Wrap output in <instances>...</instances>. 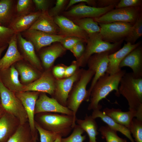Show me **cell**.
I'll return each mask as SVG.
<instances>
[{
  "mask_svg": "<svg viewBox=\"0 0 142 142\" xmlns=\"http://www.w3.org/2000/svg\"><path fill=\"white\" fill-rule=\"evenodd\" d=\"M67 2V1L66 0H57L54 6L48 12L49 15L53 17L58 15V14L63 9Z\"/></svg>",
  "mask_w": 142,
  "mask_h": 142,
  "instance_id": "cell-42",
  "label": "cell"
},
{
  "mask_svg": "<svg viewBox=\"0 0 142 142\" xmlns=\"http://www.w3.org/2000/svg\"><path fill=\"white\" fill-rule=\"evenodd\" d=\"M62 138V137L60 136H58L54 142H60L61 139Z\"/></svg>",
  "mask_w": 142,
  "mask_h": 142,
  "instance_id": "cell-50",
  "label": "cell"
},
{
  "mask_svg": "<svg viewBox=\"0 0 142 142\" xmlns=\"http://www.w3.org/2000/svg\"><path fill=\"white\" fill-rule=\"evenodd\" d=\"M37 140H35L34 141V142H37Z\"/></svg>",
  "mask_w": 142,
  "mask_h": 142,
  "instance_id": "cell-53",
  "label": "cell"
},
{
  "mask_svg": "<svg viewBox=\"0 0 142 142\" xmlns=\"http://www.w3.org/2000/svg\"><path fill=\"white\" fill-rule=\"evenodd\" d=\"M94 74V71L89 69L83 71L77 86L69 95L67 107L72 111L76 122V114L81 104L84 101L89 100L90 96L86 88Z\"/></svg>",
  "mask_w": 142,
  "mask_h": 142,
  "instance_id": "cell-4",
  "label": "cell"
},
{
  "mask_svg": "<svg viewBox=\"0 0 142 142\" xmlns=\"http://www.w3.org/2000/svg\"><path fill=\"white\" fill-rule=\"evenodd\" d=\"M41 11L38 18L29 29L52 34L61 35L60 29L55 23L54 17L49 15L48 10Z\"/></svg>",
  "mask_w": 142,
  "mask_h": 142,
  "instance_id": "cell-18",
  "label": "cell"
},
{
  "mask_svg": "<svg viewBox=\"0 0 142 142\" xmlns=\"http://www.w3.org/2000/svg\"></svg>",
  "mask_w": 142,
  "mask_h": 142,
  "instance_id": "cell-54",
  "label": "cell"
},
{
  "mask_svg": "<svg viewBox=\"0 0 142 142\" xmlns=\"http://www.w3.org/2000/svg\"><path fill=\"white\" fill-rule=\"evenodd\" d=\"M19 73L13 66L9 68L6 78V87L10 90L14 92H22L24 85L22 84L19 79Z\"/></svg>",
  "mask_w": 142,
  "mask_h": 142,
  "instance_id": "cell-29",
  "label": "cell"
},
{
  "mask_svg": "<svg viewBox=\"0 0 142 142\" xmlns=\"http://www.w3.org/2000/svg\"><path fill=\"white\" fill-rule=\"evenodd\" d=\"M119 0H99L96 1V7L99 8L106 7L111 6H115Z\"/></svg>",
  "mask_w": 142,
  "mask_h": 142,
  "instance_id": "cell-45",
  "label": "cell"
},
{
  "mask_svg": "<svg viewBox=\"0 0 142 142\" xmlns=\"http://www.w3.org/2000/svg\"><path fill=\"white\" fill-rule=\"evenodd\" d=\"M136 142H142V120L134 118L128 128Z\"/></svg>",
  "mask_w": 142,
  "mask_h": 142,
  "instance_id": "cell-35",
  "label": "cell"
},
{
  "mask_svg": "<svg viewBox=\"0 0 142 142\" xmlns=\"http://www.w3.org/2000/svg\"><path fill=\"white\" fill-rule=\"evenodd\" d=\"M115 6L99 8L88 6L80 4L74 6L70 9L65 12L64 14L66 16L74 18H93L99 17L111 10Z\"/></svg>",
  "mask_w": 142,
  "mask_h": 142,
  "instance_id": "cell-11",
  "label": "cell"
},
{
  "mask_svg": "<svg viewBox=\"0 0 142 142\" xmlns=\"http://www.w3.org/2000/svg\"><path fill=\"white\" fill-rule=\"evenodd\" d=\"M65 69L64 67L62 66H56L53 69V73L56 77L61 78L64 76Z\"/></svg>",
  "mask_w": 142,
  "mask_h": 142,
  "instance_id": "cell-47",
  "label": "cell"
},
{
  "mask_svg": "<svg viewBox=\"0 0 142 142\" xmlns=\"http://www.w3.org/2000/svg\"><path fill=\"white\" fill-rule=\"evenodd\" d=\"M126 72V70H121L113 75L105 73L100 78L91 91L90 103L88 107V110L100 109L102 106L99 104L100 101L105 98L113 90L116 92L115 95L119 97V86L121 79Z\"/></svg>",
  "mask_w": 142,
  "mask_h": 142,
  "instance_id": "cell-2",
  "label": "cell"
},
{
  "mask_svg": "<svg viewBox=\"0 0 142 142\" xmlns=\"http://www.w3.org/2000/svg\"><path fill=\"white\" fill-rule=\"evenodd\" d=\"M42 11H38L27 14L18 16L11 21L9 28L14 34L21 33L29 29L37 20Z\"/></svg>",
  "mask_w": 142,
  "mask_h": 142,
  "instance_id": "cell-21",
  "label": "cell"
},
{
  "mask_svg": "<svg viewBox=\"0 0 142 142\" xmlns=\"http://www.w3.org/2000/svg\"><path fill=\"white\" fill-rule=\"evenodd\" d=\"M141 10L140 7L113 9L93 19L98 23L120 22L133 24L142 14Z\"/></svg>",
  "mask_w": 142,
  "mask_h": 142,
  "instance_id": "cell-7",
  "label": "cell"
},
{
  "mask_svg": "<svg viewBox=\"0 0 142 142\" xmlns=\"http://www.w3.org/2000/svg\"><path fill=\"white\" fill-rule=\"evenodd\" d=\"M93 110L91 115L93 118L94 119L97 118H100L110 128L116 131H118L121 133L126 137L131 142H135L127 128L115 122L103 111H101L100 109H95Z\"/></svg>",
  "mask_w": 142,
  "mask_h": 142,
  "instance_id": "cell-25",
  "label": "cell"
},
{
  "mask_svg": "<svg viewBox=\"0 0 142 142\" xmlns=\"http://www.w3.org/2000/svg\"><path fill=\"white\" fill-rule=\"evenodd\" d=\"M55 87V84L52 77L50 75L45 74L34 82L24 85L22 92L47 93L53 96Z\"/></svg>",
  "mask_w": 142,
  "mask_h": 142,
  "instance_id": "cell-20",
  "label": "cell"
},
{
  "mask_svg": "<svg viewBox=\"0 0 142 142\" xmlns=\"http://www.w3.org/2000/svg\"><path fill=\"white\" fill-rule=\"evenodd\" d=\"M80 42L86 43L84 40L79 37L67 36L62 40L60 43L65 49L71 50L76 44Z\"/></svg>",
  "mask_w": 142,
  "mask_h": 142,
  "instance_id": "cell-39",
  "label": "cell"
},
{
  "mask_svg": "<svg viewBox=\"0 0 142 142\" xmlns=\"http://www.w3.org/2000/svg\"><path fill=\"white\" fill-rule=\"evenodd\" d=\"M13 1L1 0L0 1V22L10 20L12 17Z\"/></svg>",
  "mask_w": 142,
  "mask_h": 142,
  "instance_id": "cell-33",
  "label": "cell"
},
{
  "mask_svg": "<svg viewBox=\"0 0 142 142\" xmlns=\"http://www.w3.org/2000/svg\"><path fill=\"white\" fill-rule=\"evenodd\" d=\"M6 46L5 45L0 48V56L3 51L6 48Z\"/></svg>",
  "mask_w": 142,
  "mask_h": 142,
  "instance_id": "cell-51",
  "label": "cell"
},
{
  "mask_svg": "<svg viewBox=\"0 0 142 142\" xmlns=\"http://www.w3.org/2000/svg\"><path fill=\"white\" fill-rule=\"evenodd\" d=\"M142 36V14L133 25L129 33L125 39L126 43L134 44Z\"/></svg>",
  "mask_w": 142,
  "mask_h": 142,
  "instance_id": "cell-32",
  "label": "cell"
},
{
  "mask_svg": "<svg viewBox=\"0 0 142 142\" xmlns=\"http://www.w3.org/2000/svg\"><path fill=\"white\" fill-rule=\"evenodd\" d=\"M0 94L1 105L5 111L17 118L21 124L28 122L27 113L20 101L0 79Z\"/></svg>",
  "mask_w": 142,
  "mask_h": 142,
  "instance_id": "cell-5",
  "label": "cell"
},
{
  "mask_svg": "<svg viewBox=\"0 0 142 142\" xmlns=\"http://www.w3.org/2000/svg\"><path fill=\"white\" fill-rule=\"evenodd\" d=\"M119 93L127 100L129 110L136 113L142 120V78L135 76L132 72L126 73L121 79Z\"/></svg>",
  "mask_w": 142,
  "mask_h": 142,
  "instance_id": "cell-1",
  "label": "cell"
},
{
  "mask_svg": "<svg viewBox=\"0 0 142 142\" xmlns=\"http://www.w3.org/2000/svg\"><path fill=\"white\" fill-rule=\"evenodd\" d=\"M33 2L35 4L38 10L41 11L48 10L49 1L47 0H33Z\"/></svg>",
  "mask_w": 142,
  "mask_h": 142,
  "instance_id": "cell-44",
  "label": "cell"
},
{
  "mask_svg": "<svg viewBox=\"0 0 142 142\" xmlns=\"http://www.w3.org/2000/svg\"><path fill=\"white\" fill-rule=\"evenodd\" d=\"M17 36L20 48L25 58L35 67L40 68V61L36 53L33 44L24 38L21 33L17 34Z\"/></svg>",
  "mask_w": 142,
  "mask_h": 142,
  "instance_id": "cell-24",
  "label": "cell"
},
{
  "mask_svg": "<svg viewBox=\"0 0 142 142\" xmlns=\"http://www.w3.org/2000/svg\"><path fill=\"white\" fill-rule=\"evenodd\" d=\"M99 131L103 139H105L106 142H127L125 139L120 137L117 131L112 129L107 125L101 126Z\"/></svg>",
  "mask_w": 142,
  "mask_h": 142,
  "instance_id": "cell-34",
  "label": "cell"
},
{
  "mask_svg": "<svg viewBox=\"0 0 142 142\" xmlns=\"http://www.w3.org/2000/svg\"><path fill=\"white\" fill-rule=\"evenodd\" d=\"M141 44L140 42L133 44L126 43L121 48L109 54L108 56L109 63L106 73L113 75L119 72L121 70L119 68V65L121 61L129 53Z\"/></svg>",
  "mask_w": 142,
  "mask_h": 142,
  "instance_id": "cell-15",
  "label": "cell"
},
{
  "mask_svg": "<svg viewBox=\"0 0 142 142\" xmlns=\"http://www.w3.org/2000/svg\"><path fill=\"white\" fill-rule=\"evenodd\" d=\"M123 41L114 43L105 41L102 39L99 33L89 35L86 48L79 58V64L84 66L89 58L94 54L105 52L111 54L115 52L119 48Z\"/></svg>",
  "mask_w": 142,
  "mask_h": 142,
  "instance_id": "cell-6",
  "label": "cell"
},
{
  "mask_svg": "<svg viewBox=\"0 0 142 142\" xmlns=\"http://www.w3.org/2000/svg\"><path fill=\"white\" fill-rule=\"evenodd\" d=\"M130 68L133 75L138 78H142V48L140 45L129 53L120 63L119 68Z\"/></svg>",
  "mask_w": 142,
  "mask_h": 142,
  "instance_id": "cell-19",
  "label": "cell"
},
{
  "mask_svg": "<svg viewBox=\"0 0 142 142\" xmlns=\"http://www.w3.org/2000/svg\"><path fill=\"white\" fill-rule=\"evenodd\" d=\"M16 69L21 77V81L24 83H28L37 79L38 75L32 68L23 64H18Z\"/></svg>",
  "mask_w": 142,
  "mask_h": 142,
  "instance_id": "cell-31",
  "label": "cell"
},
{
  "mask_svg": "<svg viewBox=\"0 0 142 142\" xmlns=\"http://www.w3.org/2000/svg\"><path fill=\"white\" fill-rule=\"evenodd\" d=\"M5 112L1 105H0V118Z\"/></svg>",
  "mask_w": 142,
  "mask_h": 142,
  "instance_id": "cell-49",
  "label": "cell"
},
{
  "mask_svg": "<svg viewBox=\"0 0 142 142\" xmlns=\"http://www.w3.org/2000/svg\"><path fill=\"white\" fill-rule=\"evenodd\" d=\"M14 34L10 28L0 25V40H4L8 43Z\"/></svg>",
  "mask_w": 142,
  "mask_h": 142,
  "instance_id": "cell-41",
  "label": "cell"
},
{
  "mask_svg": "<svg viewBox=\"0 0 142 142\" xmlns=\"http://www.w3.org/2000/svg\"><path fill=\"white\" fill-rule=\"evenodd\" d=\"M34 125L39 134L40 142H54L58 136L53 132L43 129L35 121Z\"/></svg>",
  "mask_w": 142,
  "mask_h": 142,
  "instance_id": "cell-37",
  "label": "cell"
},
{
  "mask_svg": "<svg viewBox=\"0 0 142 142\" xmlns=\"http://www.w3.org/2000/svg\"><path fill=\"white\" fill-rule=\"evenodd\" d=\"M1 104V97H0V105Z\"/></svg>",
  "mask_w": 142,
  "mask_h": 142,
  "instance_id": "cell-52",
  "label": "cell"
},
{
  "mask_svg": "<svg viewBox=\"0 0 142 142\" xmlns=\"http://www.w3.org/2000/svg\"><path fill=\"white\" fill-rule=\"evenodd\" d=\"M78 74H74L63 79H58L55 84V89L53 96L62 105L67 107V102L74 82L78 77Z\"/></svg>",
  "mask_w": 142,
  "mask_h": 142,
  "instance_id": "cell-16",
  "label": "cell"
},
{
  "mask_svg": "<svg viewBox=\"0 0 142 142\" xmlns=\"http://www.w3.org/2000/svg\"><path fill=\"white\" fill-rule=\"evenodd\" d=\"M35 140H36L32 135L28 122H27L20 124L7 142H34Z\"/></svg>",
  "mask_w": 142,
  "mask_h": 142,
  "instance_id": "cell-28",
  "label": "cell"
},
{
  "mask_svg": "<svg viewBox=\"0 0 142 142\" xmlns=\"http://www.w3.org/2000/svg\"><path fill=\"white\" fill-rule=\"evenodd\" d=\"M54 18L60 29L61 35L78 37L87 43L89 38L88 34L72 21L62 16L58 15Z\"/></svg>",
  "mask_w": 142,
  "mask_h": 142,
  "instance_id": "cell-14",
  "label": "cell"
},
{
  "mask_svg": "<svg viewBox=\"0 0 142 142\" xmlns=\"http://www.w3.org/2000/svg\"><path fill=\"white\" fill-rule=\"evenodd\" d=\"M73 129L69 136L61 138L60 142H83L85 140L86 136L82 135L85 131L78 125L76 124Z\"/></svg>",
  "mask_w": 142,
  "mask_h": 142,
  "instance_id": "cell-36",
  "label": "cell"
},
{
  "mask_svg": "<svg viewBox=\"0 0 142 142\" xmlns=\"http://www.w3.org/2000/svg\"><path fill=\"white\" fill-rule=\"evenodd\" d=\"M111 53L105 52L94 54L88 59V63L89 69L95 73L90 87L88 90L89 96L91 91L98 80L106 73L108 63V55Z\"/></svg>",
  "mask_w": 142,
  "mask_h": 142,
  "instance_id": "cell-13",
  "label": "cell"
},
{
  "mask_svg": "<svg viewBox=\"0 0 142 142\" xmlns=\"http://www.w3.org/2000/svg\"><path fill=\"white\" fill-rule=\"evenodd\" d=\"M83 43L80 42L77 43L70 50L77 58H79L84 51L85 48Z\"/></svg>",
  "mask_w": 142,
  "mask_h": 142,
  "instance_id": "cell-43",
  "label": "cell"
},
{
  "mask_svg": "<svg viewBox=\"0 0 142 142\" xmlns=\"http://www.w3.org/2000/svg\"><path fill=\"white\" fill-rule=\"evenodd\" d=\"M22 36L31 42L37 51L52 43H60L65 36L49 34L39 31L28 29L22 32Z\"/></svg>",
  "mask_w": 142,
  "mask_h": 142,
  "instance_id": "cell-10",
  "label": "cell"
},
{
  "mask_svg": "<svg viewBox=\"0 0 142 142\" xmlns=\"http://www.w3.org/2000/svg\"><path fill=\"white\" fill-rule=\"evenodd\" d=\"M103 112L115 122L128 129L133 119L135 117L138 118L136 113L130 110L124 112L118 109L106 108L103 109Z\"/></svg>",
  "mask_w": 142,
  "mask_h": 142,
  "instance_id": "cell-23",
  "label": "cell"
},
{
  "mask_svg": "<svg viewBox=\"0 0 142 142\" xmlns=\"http://www.w3.org/2000/svg\"><path fill=\"white\" fill-rule=\"evenodd\" d=\"M60 113L73 115L72 111L66 107L60 104L54 98L48 97L45 93L40 94L35 109V114L41 113Z\"/></svg>",
  "mask_w": 142,
  "mask_h": 142,
  "instance_id": "cell-12",
  "label": "cell"
},
{
  "mask_svg": "<svg viewBox=\"0 0 142 142\" xmlns=\"http://www.w3.org/2000/svg\"><path fill=\"white\" fill-rule=\"evenodd\" d=\"M72 21L84 31L88 36L100 33V27L98 23L93 18H74L73 19Z\"/></svg>",
  "mask_w": 142,
  "mask_h": 142,
  "instance_id": "cell-30",
  "label": "cell"
},
{
  "mask_svg": "<svg viewBox=\"0 0 142 142\" xmlns=\"http://www.w3.org/2000/svg\"><path fill=\"white\" fill-rule=\"evenodd\" d=\"M76 122L84 131L86 132L89 138V142H97L96 136L98 134V125L91 115L87 114L84 119H77Z\"/></svg>",
  "mask_w": 142,
  "mask_h": 142,
  "instance_id": "cell-27",
  "label": "cell"
},
{
  "mask_svg": "<svg viewBox=\"0 0 142 142\" xmlns=\"http://www.w3.org/2000/svg\"><path fill=\"white\" fill-rule=\"evenodd\" d=\"M65 49L59 42L55 43L46 48L40 54V57L44 66L50 68L56 59L64 53Z\"/></svg>",
  "mask_w": 142,
  "mask_h": 142,
  "instance_id": "cell-26",
  "label": "cell"
},
{
  "mask_svg": "<svg viewBox=\"0 0 142 142\" xmlns=\"http://www.w3.org/2000/svg\"><path fill=\"white\" fill-rule=\"evenodd\" d=\"M76 69V66L75 65H72L65 69L64 76L65 77H69L74 74Z\"/></svg>",
  "mask_w": 142,
  "mask_h": 142,
  "instance_id": "cell-48",
  "label": "cell"
},
{
  "mask_svg": "<svg viewBox=\"0 0 142 142\" xmlns=\"http://www.w3.org/2000/svg\"><path fill=\"white\" fill-rule=\"evenodd\" d=\"M86 3L89 5H92L93 7H96V1L93 0H70L66 7L67 10L74 4L79 3Z\"/></svg>",
  "mask_w": 142,
  "mask_h": 142,
  "instance_id": "cell-46",
  "label": "cell"
},
{
  "mask_svg": "<svg viewBox=\"0 0 142 142\" xmlns=\"http://www.w3.org/2000/svg\"><path fill=\"white\" fill-rule=\"evenodd\" d=\"M43 112L35 114V121L43 129L61 136L69 134L76 125L73 115Z\"/></svg>",
  "mask_w": 142,
  "mask_h": 142,
  "instance_id": "cell-3",
  "label": "cell"
},
{
  "mask_svg": "<svg viewBox=\"0 0 142 142\" xmlns=\"http://www.w3.org/2000/svg\"><path fill=\"white\" fill-rule=\"evenodd\" d=\"M33 2L31 0H18L16 5V10L18 16H21L28 14Z\"/></svg>",
  "mask_w": 142,
  "mask_h": 142,
  "instance_id": "cell-38",
  "label": "cell"
},
{
  "mask_svg": "<svg viewBox=\"0 0 142 142\" xmlns=\"http://www.w3.org/2000/svg\"><path fill=\"white\" fill-rule=\"evenodd\" d=\"M17 41V34H14L8 43L6 53L0 60V70L8 69L14 63L23 59L18 50Z\"/></svg>",
  "mask_w": 142,
  "mask_h": 142,
  "instance_id": "cell-22",
  "label": "cell"
},
{
  "mask_svg": "<svg viewBox=\"0 0 142 142\" xmlns=\"http://www.w3.org/2000/svg\"><path fill=\"white\" fill-rule=\"evenodd\" d=\"M141 0H120L115 6V9L134 7H141Z\"/></svg>",
  "mask_w": 142,
  "mask_h": 142,
  "instance_id": "cell-40",
  "label": "cell"
},
{
  "mask_svg": "<svg viewBox=\"0 0 142 142\" xmlns=\"http://www.w3.org/2000/svg\"><path fill=\"white\" fill-rule=\"evenodd\" d=\"M98 24L100 29L99 33L103 40L112 43L123 41L128 34L133 25L120 22Z\"/></svg>",
  "mask_w": 142,
  "mask_h": 142,
  "instance_id": "cell-8",
  "label": "cell"
},
{
  "mask_svg": "<svg viewBox=\"0 0 142 142\" xmlns=\"http://www.w3.org/2000/svg\"><path fill=\"white\" fill-rule=\"evenodd\" d=\"M40 92H22L15 93L27 113L28 122L34 139L38 140L37 131L35 126V109L36 101Z\"/></svg>",
  "mask_w": 142,
  "mask_h": 142,
  "instance_id": "cell-9",
  "label": "cell"
},
{
  "mask_svg": "<svg viewBox=\"0 0 142 142\" xmlns=\"http://www.w3.org/2000/svg\"><path fill=\"white\" fill-rule=\"evenodd\" d=\"M20 124L17 118L5 111L0 118V142H7Z\"/></svg>",
  "mask_w": 142,
  "mask_h": 142,
  "instance_id": "cell-17",
  "label": "cell"
}]
</instances>
